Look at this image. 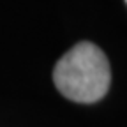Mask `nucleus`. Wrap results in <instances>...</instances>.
<instances>
[{"label": "nucleus", "mask_w": 127, "mask_h": 127, "mask_svg": "<svg viewBox=\"0 0 127 127\" xmlns=\"http://www.w3.org/2000/svg\"><path fill=\"white\" fill-rule=\"evenodd\" d=\"M53 81L69 101L81 104L97 102L109 90V62L94 42H78L57 62Z\"/></svg>", "instance_id": "f257e3e1"}]
</instances>
